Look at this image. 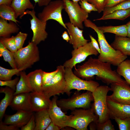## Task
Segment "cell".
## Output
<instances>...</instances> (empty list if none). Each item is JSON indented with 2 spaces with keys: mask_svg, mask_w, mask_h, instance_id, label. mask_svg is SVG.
<instances>
[{
  "mask_svg": "<svg viewBox=\"0 0 130 130\" xmlns=\"http://www.w3.org/2000/svg\"><path fill=\"white\" fill-rule=\"evenodd\" d=\"M111 65L91 57L83 64L75 67L73 72L78 77L87 80H92L96 75L97 79L108 85L124 81L121 76L112 69Z\"/></svg>",
  "mask_w": 130,
  "mask_h": 130,
  "instance_id": "cell-1",
  "label": "cell"
},
{
  "mask_svg": "<svg viewBox=\"0 0 130 130\" xmlns=\"http://www.w3.org/2000/svg\"><path fill=\"white\" fill-rule=\"evenodd\" d=\"M84 24L85 27L92 29L97 33L100 49L98 58L100 61L117 66L126 59L127 56L113 48L107 41L104 32L94 23L87 19Z\"/></svg>",
  "mask_w": 130,
  "mask_h": 130,
  "instance_id": "cell-2",
  "label": "cell"
},
{
  "mask_svg": "<svg viewBox=\"0 0 130 130\" xmlns=\"http://www.w3.org/2000/svg\"><path fill=\"white\" fill-rule=\"evenodd\" d=\"M17 68L21 71L30 68L40 60L39 52L37 45L29 42L26 47L13 52Z\"/></svg>",
  "mask_w": 130,
  "mask_h": 130,
  "instance_id": "cell-3",
  "label": "cell"
},
{
  "mask_svg": "<svg viewBox=\"0 0 130 130\" xmlns=\"http://www.w3.org/2000/svg\"><path fill=\"white\" fill-rule=\"evenodd\" d=\"M71 117L67 127L77 130H88V127L90 123L96 122L98 119L93 103L91 108L88 109H76L71 113Z\"/></svg>",
  "mask_w": 130,
  "mask_h": 130,
  "instance_id": "cell-4",
  "label": "cell"
},
{
  "mask_svg": "<svg viewBox=\"0 0 130 130\" xmlns=\"http://www.w3.org/2000/svg\"><path fill=\"white\" fill-rule=\"evenodd\" d=\"M65 78L66 83L65 93L69 97L72 90H85L93 92L99 86L96 81L80 78L74 74L72 69L68 67H65Z\"/></svg>",
  "mask_w": 130,
  "mask_h": 130,
  "instance_id": "cell-5",
  "label": "cell"
},
{
  "mask_svg": "<svg viewBox=\"0 0 130 130\" xmlns=\"http://www.w3.org/2000/svg\"><path fill=\"white\" fill-rule=\"evenodd\" d=\"M93 101L92 92L87 91L82 93L76 92L70 98L58 99L57 103L62 110H73L79 108H89L91 106V102Z\"/></svg>",
  "mask_w": 130,
  "mask_h": 130,
  "instance_id": "cell-6",
  "label": "cell"
},
{
  "mask_svg": "<svg viewBox=\"0 0 130 130\" xmlns=\"http://www.w3.org/2000/svg\"><path fill=\"white\" fill-rule=\"evenodd\" d=\"M110 87L106 85L99 86L92 92L93 103L96 113L98 116L97 122L103 123L110 119L107 104V94Z\"/></svg>",
  "mask_w": 130,
  "mask_h": 130,
  "instance_id": "cell-7",
  "label": "cell"
},
{
  "mask_svg": "<svg viewBox=\"0 0 130 130\" xmlns=\"http://www.w3.org/2000/svg\"><path fill=\"white\" fill-rule=\"evenodd\" d=\"M57 68L58 71L55 76L49 83L43 86L42 92L50 98L52 96L65 93L66 85L65 67L63 65H60Z\"/></svg>",
  "mask_w": 130,
  "mask_h": 130,
  "instance_id": "cell-8",
  "label": "cell"
},
{
  "mask_svg": "<svg viewBox=\"0 0 130 130\" xmlns=\"http://www.w3.org/2000/svg\"><path fill=\"white\" fill-rule=\"evenodd\" d=\"M63 9L64 3L62 0L52 1L45 6L41 12L38 13V18L44 21L51 19L55 20L68 31L67 28L62 16V12Z\"/></svg>",
  "mask_w": 130,
  "mask_h": 130,
  "instance_id": "cell-9",
  "label": "cell"
},
{
  "mask_svg": "<svg viewBox=\"0 0 130 130\" xmlns=\"http://www.w3.org/2000/svg\"><path fill=\"white\" fill-rule=\"evenodd\" d=\"M64 9L67 13L70 22L79 28H84L83 22L89 17V13L80 7L78 3L70 0H62Z\"/></svg>",
  "mask_w": 130,
  "mask_h": 130,
  "instance_id": "cell-10",
  "label": "cell"
},
{
  "mask_svg": "<svg viewBox=\"0 0 130 130\" xmlns=\"http://www.w3.org/2000/svg\"><path fill=\"white\" fill-rule=\"evenodd\" d=\"M26 14H29L32 17V19H29L30 28L33 33L31 41L37 45L41 42L45 41L47 37L48 33L46 31L47 21H42L37 17L34 9L31 11L26 10L22 17Z\"/></svg>",
  "mask_w": 130,
  "mask_h": 130,
  "instance_id": "cell-11",
  "label": "cell"
},
{
  "mask_svg": "<svg viewBox=\"0 0 130 130\" xmlns=\"http://www.w3.org/2000/svg\"><path fill=\"white\" fill-rule=\"evenodd\" d=\"M99 53L93 47L91 42L77 48L73 49L71 52L72 57L66 60L63 65L65 67L72 69L75 67L76 64L84 61L89 56L94 55L97 56Z\"/></svg>",
  "mask_w": 130,
  "mask_h": 130,
  "instance_id": "cell-12",
  "label": "cell"
},
{
  "mask_svg": "<svg viewBox=\"0 0 130 130\" xmlns=\"http://www.w3.org/2000/svg\"><path fill=\"white\" fill-rule=\"evenodd\" d=\"M110 88L113 93L107 96V98L118 103L130 105V86L125 80L110 84Z\"/></svg>",
  "mask_w": 130,
  "mask_h": 130,
  "instance_id": "cell-13",
  "label": "cell"
},
{
  "mask_svg": "<svg viewBox=\"0 0 130 130\" xmlns=\"http://www.w3.org/2000/svg\"><path fill=\"white\" fill-rule=\"evenodd\" d=\"M58 99L56 95L53 96L48 110L52 121L61 129L67 126L72 115H67L63 112L57 104Z\"/></svg>",
  "mask_w": 130,
  "mask_h": 130,
  "instance_id": "cell-14",
  "label": "cell"
},
{
  "mask_svg": "<svg viewBox=\"0 0 130 130\" xmlns=\"http://www.w3.org/2000/svg\"><path fill=\"white\" fill-rule=\"evenodd\" d=\"M33 112L23 110H18L12 115L5 114L4 124L15 126L21 128L25 125L30 120Z\"/></svg>",
  "mask_w": 130,
  "mask_h": 130,
  "instance_id": "cell-15",
  "label": "cell"
},
{
  "mask_svg": "<svg viewBox=\"0 0 130 130\" xmlns=\"http://www.w3.org/2000/svg\"><path fill=\"white\" fill-rule=\"evenodd\" d=\"M110 118L124 119L130 117V105L117 103L107 98Z\"/></svg>",
  "mask_w": 130,
  "mask_h": 130,
  "instance_id": "cell-16",
  "label": "cell"
},
{
  "mask_svg": "<svg viewBox=\"0 0 130 130\" xmlns=\"http://www.w3.org/2000/svg\"><path fill=\"white\" fill-rule=\"evenodd\" d=\"M65 24L70 37L69 42L72 45L73 49L84 45L89 41L84 37L82 29L75 26L70 22H66Z\"/></svg>",
  "mask_w": 130,
  "mask_h": 130,
  "instance_id": "cell-17",
  "label": "cell"
},
{
  "mask_svg": "<svg viewBox=\"0 0 130 130\" xmlns=\"http://www.w3.org/2000/svg\"><path fill=\"white\" fill-rule=\"evenodd\" d=\"M30 94L32 111L36 112L48 109L51 102L50 98L43 92H32Z\"/></svg>",
  "mask_w": 130,
  "mask_h": 130,
  "instance_id": "cell-18",
  "label": "cell"
},
{
  "mask_svg": "<svg viewBox=\"0 0 130 130\" xmlns=\"http://www.w3.org/2000/svg\"><path fill=\"white\" fill-rule=\"evenodd\" d=\"M30 98V93L14 95L9 106L15 110L32 111Z\"/></svg>",
  "mask_w": 130,
  "mask_h": 130,
  "instance_id": "cell-19",
  "label": "cell"
},
{
  "mask_svg": "<svg viewBox=\"0 0 130 130\" xmlns=\"http://www.w3.org/2000/svg\"><path fill=\"white\" fill-rule=\"evenodd\" d=\"M43 71L41 69H37L27 74L29 84L33 92H42Z\"/></svg>",
  "mask_w": 130,
  "mask_h": 130,
  "instance_id": "cell-20",
  "label": "cell"
},
{
  "mask_svg": "<svg viewBox=\"0 0 130 130\" xmlns=\"http://www.w3.org/2000/svg\"><path fill=\"white\" fill-rule=\"evenodd\" d=\"M15 91L14 90L6 86L0 88V93H4L5 95L0 102V121H2L5 115L6 108L11 103Z\"/></svg>",
  "mask_w": 130,
  "mask_h": 130,
  "instance_id": "cell-21",
  "label": "cell"
},
{
  "mask_svg": "<svg viewBox=\"0 0 130 130\" xmlns=\"http://www.w3.org/2000/svg\"><path fill=\"white\" fill-rule=\"evenodd\" d=\"M110 45L123 54L130 56V38L115 35L114 41Z\"/></svg>",
  "mask_w": 130,
  "mask_h": 130,
  "instance_id": "cell-22",
  "label": "cell"
},
{
  "mask_svg": "<svg viewBox=\"0 0 130 130\" xmlns=\"http://www.w3.org/2000/svg\"><path fill=\"white\" fill-rule=\"evenodd\" d=\"M34 114L36 126L34 130H46L52 121L48 110L36 112Z\"/></svg>",
  "mask_w": 130,
  "mask_h": 130,
  "instance_id": "cell-23",
  "label": "cell"
},
{
  "mask_svg": "<svg viewBox=\"0 0 130 130\" xmlns=\"http://www.w3.org/2000/svg\"><path fill=\"white\" fill-rule=\"evenodd\" d=\"M10 6L15 11L16 19L19 16L20 18H22L26 9L34 8L30 0H13Z\"/></svg>",
  "mask_w": 130,
  "mask_h": 130,
  "instance_id": "cell-24",
  "label": "cell"
},
{
  "mask_svg": "<svg viewBox=\"0 0 130 130\" xmlns=\"http://www.w3.org/2000/svg\"><path fill=\"white\" fill-rule=\"evenodd\" d=\"M0 18V37H8L12 33L18 32L19 28L17 24L12 21H9Z\"/></svg>",
  "mask_w": 130,
  "mask_h": 130,
  "instance_id": "cell-25",
  "label": "cell"
},
{
  "mask_svg": "<svg viewBox=\"0 0 130 130\" xmlns=\"http://www.w3.org/2000/svg\"><path fill=\"white\" fill-rule=\"evenodd\" d=\"M23 71L20 72V78L16 85L14 95L33 92L29 84L27 74Z\"/></svg>",
  "mask_w": 130,
  "mask_h": 130,
  "instance_id": "cell-26",
  "label": "cell"
},
{
  "mask_svg": "<svg viewBox=\"0 0 130 130\" xmlns=\"http://www.w3.org/2000/svg\"><path fill=\"white\" fill-rule=\"evenodd\" d=\"M98 27L104 33H110L118 36L127 37V30L126 24L117 26H98Z\"/></svg>",
  "mask_w": 130,
  "mask_h": 130,
  "instance_id": "cell-27",
  "label": "cell"
},
{
  "mask_svg": "<svg viewBox=\"0 0 130 130\" xmlns=\"http://www.w3.org/2000/svg\"><path fill=\"white\" fill-rule=\"evenodd\" d=\"M130 16V9L115 11L94 21L109 19H117L123 20Z\"/></svg>",
  "mask_w": 130,
  "mask_h": 130,
  "instance_id": "cell-28",
  "label": "cell"
},
{
  "mask_svg": "<svg viewBox=\"0 0 130 130\" xmlns=\"http://www.w3.org/2000/svg\"><path fill=\"white\" fill-rule=\"evenodd\" d=\"M0 17L7 21H13L17 24L19 22L16 18L14 10L10 6L0 5Z\"/></svg>",
  "mask_w": 130,
  "mask_h": 130,
  "instance_id": "cell-29",
  "label": "cell"
},
{
  "mask_svg": "<svg viewBox=\"0 0 130 130\" xmlns=\"http://www.w3.org/2000/svg\"><path fill=\"white\" fill-rule=\"evenodd\" d=\"M116 72L130 85V59L125 60L120 63L117 66Z\"/></svg>",
  "mask_w": 130,
  "mask_h": 130,
  "instance_id": "cell-30",
  "label": "cell"
},
{
  "mask_svg": "<svg viewBox=\"0 0 130 130\" xmlns=\"http://www.w3.org/2000/svg\"><path fill=\"white\" fill-rule=\"evenodd\" d=\"M0 57H3L4 60L8 62L13 69L17 68L13 57V52L8 49L0 41Z\"/></svg>",
  "mask_w": 130,
  "mask_h": 130,
  "instance_id": "cell-31",
  "label": "cell"
},
{
  "mask_svg": "<svg viewBox=\"0 0 130 130\" xmlns=\"http://www.w3.org/2000/svg\"><path fill=\"white\" fill-rule=\"evenodd\" d=\"M129 9H130V0H125L113 6L105 8L103 11L102 16H104L116 10Z\"/></svg>",
  "mask_w": 130,
  "mask_h": 130,
  "instance_id": "cell-32",
  "label": "cell"
},
{
  "mask_svg": "<svg viewBox=\"0 0 130 130\" xmlns=\"http://www.w3.org/2000/svg\"><path fill=\"white\" fill-rule=\"evenodd\" d=\"M21 71L18 69H8L0 66V80H6L12 79L14 75L20 76Z\"/></svg>",
  "mask_w": 130,
  "mask_h": 130,
  "instance_id": "cell-33",
  "label": "cell"
},
{
  "mask_svg": "<svg viewBox=\"0 0 130 130\" xmlns=\"http://www.w3.org/2000/svg\"><path fill=\"white\" fill-rule=\"evenodd\" d=\"M0 41L8 49L12 52H15L18 50L14 36L10 37H0Z\"/></svg>",
  "mask_w": 130,
  "mask_h": 130,
  "instance_id": "cell-34",
  "label": "cell"
},
{
  "mask_svg": "<svg viewBox=\"0 0 130 130\" xmlns=\"http://www.w3.org/2000/svg\"><path fill=\"white\" fill-rule=\"evenodd\" d=\"M117 124L120 130H130V117L124 119L113 118Z\"/></svg>",
  "mask_w": 130,
  "mask_h": 130,
  "instance_id": "cell-35",
  "label": "cell"
},
{
  "mask_svg": "<svg viewBox=\"0 0 130 130\" xmlns=\"http://www.w3.org/2000/svg\"><path fill=\"white\" fill-rule=\"evenodd\" d=\"M27 35V33L20 32L14 36L15 41L18 50L23 47Z\"/></svg>",
  "mask_w": 130,
  "mask_h": 130,
  "instance_id": "cell-36",
  "label": "cell"
},
{
  "mask_svg": "<svg viewBox=\"0 0 130 130\" xmlns=\"http://www.w3.org/2000/svg\"><path fill=\"white\" fill-rule=\"evenodd\" d=\"M96 130H115V129L110 119L103 123L95 122Z\"/></svg>",
  "mask_w": 130,
  "mask_h": 130,
  "instance_id": "cell-37",
  "label": "cell"
},
{
  "mask_svg": "<svg viewBox=\"0 0 130 130\" xmlns=\"http://www.w3.org/2000/svg\"><path fill=\"white\" fill-rule=\"evenodd\" d=\"M79 3L81 7L88 13H90L92 11H98L93 5L89 3L87 0H81Z\"/></svg>",
  "mask_w": 130,
  "mask_h": 130,
  "instance_id": "cell-38",
  "label": "cell"
},
{
  "mask_svg": "<svg viewBox=\"0 0 130 130\" xmlns=\"http://www.w3.org/2000/svg\"><path fill=\"white\" fill-rule=\"evenodd\" d=\"M20 78L18 77L15 78L13 80H0V86H5L9 87L15 91L16 85Z\"/></svg>",
  "mask_w": 130,
  "mask_h": 130,
  "instance_id": "cell-39",
  "label": "cell"
},
{
  "mask_svg": "<svg viewBox=\"0 0 130 130\" xmlns=\"http://www.w3.org/2000/svg\"><path fill=\"white\" fill-rule=\"evenodd\" d=\"M58 71V69L56 68L55 70L52 72H47L43 71L42 75L43 85L49 83L55 76Z\"/></svg>",
  "mask_w": 130,
  "mask_h": 130,
  "instance_id": "cell-40",
  "label": "cell"
},
{
  "mask_svg": "<svg viewBox=\"0 0 130 130\" xmlns=\"http://www.w3.org/2000/svg\"><path fill=\"white\" fill-rule=\"evenodd\" d=\"M105 0H87L89 3L93 5L97 9L98 12L100 13L104 9V3Z\"/></svg>",
  "mask_w": 130,
  "mask_h": 130,
  "instance_id": "cell-41",
  "label": "cell"
},
{
  "mask_svg": "<svg viewBox=\"0 0 130 130\" xmlns=\"http://www.w3.org/2000/svg\"><path fill=\"white\" fill-rule=\"evenodd\" d=\"M35 126V115L33 113L27 123L21 128V130H34Z\"/></svg>",
  "mask_w": 130,
  "mask_h": 130,
  "instance_id": "cell-42",
  "label": "cell"
},
{
  "mask_svg": "<svg viewBox=\"0 0 130 130\" xmlns=\"http://www.w3.org/2000/svg\"><path fill=\"white\" fill-rule=\"evenodd\" d=\"M19 128L13 125L5 124L0 121V130H19Z\"/></svg>",
  "mask_w": 130,
  "mask_h": 130,
  "instance_id": "cell-43",
  "label": "cell"
},
{
  "mask_svg": "<svg viewBox=\"0 0 130 130\" xmlns=\"http://www.w3.org/2000/svg\"><path fill=\"white\" fill-rule=\"evenodd\" d=\"M125 0H105L104 3V8L114 6Z\"/></svg>",
  "mask_w": 130,
  "mask_h": 130,
  "instance_id": "cell-44",
  "label": "cell"
},
{
  "mask_svg": "<svg viewBox=\"0 0 130 130\" xmlns=\"http://www.w3.org/2000/svg\"><path fill=\"white\" fill-rule=\"evenodd\" d=\"M89 36L91 39V42L92 45L99 53L100 52V49L97 42L92 35L90 34Z\"/></svg>",
  "mask_w": 130,
  "mask_h": 130,
  "instance_id": "cell-45",
  "label": "cell"
},
{
  "mask_svg": "<svg viewBox=\"0 0 130 130\" xmlns=\"http://www.w3.org/2000/svg\"><path fill=\"white\" fill-rule=\"evenodd\" d=\"M35 3H37L39 7L46 6L47 5L51 0H33Z\"/></svg>",
  "mask_w": 130,
  "mask_h": 130,
  "instance_id": "cell-46",
  "label": "cell"
},
{
  "mask_svg": "<svg viewBox=\"0 0 130 130\" xmlns=\"http://www.w3.org/2000/svg\"><path fill=\"white\" fill-rule=\"evenodd\" d=\"M60 129L52 121L48 125L46 130H59Z\"/></svg>",
  "mask_w": 130,
  "mask_h": 130,
  "instance_id": "cell-47",
  "label": "cell"
},
{
  "mask_svg": "<svg viewBox=\"0 0 130 130\" xmlns=\"http://www.w3.org/2000/svg\"><path fill=\"white\" fill-rule=\"evenodd\" d=\"M68 32L65 31L63 32L61 36L63 39L65 40L67 42H69L70 40V37L68 35Z\"/></svg>",
  "mask_w": 130,
  "mask_h": 130,
  "instance_id": "cell-48",
  "label": "cell"
},
{
  "mask_svg": "<svg viewBox=\"0 0 130 130\" xmlns=\"http://www.w3.org/2000/svg\"><path fill=\"white\" fill-rule=\"evenodd\" d=\"M13 0H0V5L3 4L10 6Z\"/></svg>",
  "mask_w": 130,
  "mask_h": 130,
  "instance_id": "cell-49",
  "label": "cell"
},
{
  "mask_svg": "<svg viewBox=\"0 0 130 130\" xmlns=\"http://www.w3.org/2000/svg\"><path fill=\"white\" fill-rule=\"evenodd\" d=\"M126 24L127 27V37L130 38V20Z\"/></svg>",
  "mask_w": 130,
  "mask_h": 130,
  "instance_id": "cell-50",
  "label": "cell"
},
{
  "mask_svg": "<svg viewBox=\"0 0 130 130\" xmlns=\"http://www.w3.org/2000/svg\"><path fill=\"white\" fill-rule=\"evenodd\" d=\"M72 0V1L73 2H76V3H78V2L80 1L81 0H85L87 1V0Z\"/></svg>",
  "mask_w": 130,
  "mask_h": 130,
  "instance_id": "cell-51",
  "label": "cell"
}]
</instances>
